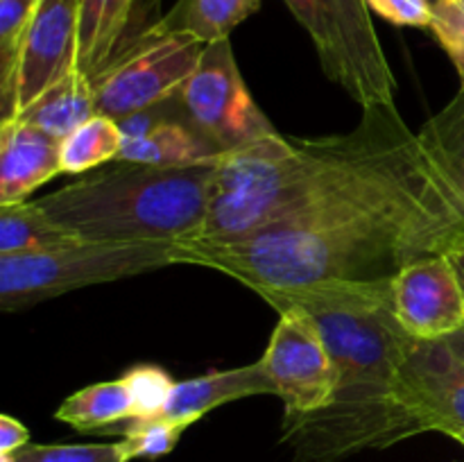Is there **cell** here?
I'll return each mask as SVG.
<instances>
[{
  "instance_id": "3957f363",
  "label": "cell",
  "mask_w": 464,
  "mask_h": 462,
  "mask_svg": "<svg viewBox=\"0 0 464 462\" xmlns=\"http://www.w3.org/2000/svg\"><path fill=\"white\" fill-rule=\"evenodd\" d=\"M220 159L190 168L111 161L34 202L82 243H179L207 220Z\"/></svg>"
},
{
  "instance_id": "d4e9b609",
  "label": "cell",
  "mask_w": 464,
  "mask_h": 462,
  "mask_svg": "<svg viewBox=\"0 0 464 462\" xmlns=\"http://www.w3.org/2000/svg\"><path fill=\"white\" fill-rule=\"evenodd\" d=\"M16 462H127L121 442L113 444H27Z\"/></svg>"
},
{
  "instance_id": "d6986e66",
  "label": "cell",
  "mask_w": 464,
  "mask_h": 462,
  "mask_svg": "<svg viewBox=\"0 0 464 462\" xmlns=\"http://www.w3.org/2000/svg\"><path fill=\"white\" fill-rule=\"evenodd\" d=\"M261 3L263 0H177L175 7L157 21V27L213 43L229 39L245 18L261 9Z\"/></svg>"
},
{
  "instance_id": "6da1fadb",
  "label": "cell",
  "mask_w": 464,
  "mask_h": 462,
  "mask_svg": "<svg viewBox=\"0 0 464 462\" xmlns=\"http://www.w3.org/2000/svg\"><path fill=\"white\" fill-rule=\"evenodd\" d=\"M188 265L252 288L381 284L464 245V193L430 131H412L322 207L238 238L179 240Z\"/></svg>"
},
{
  "instance_id": "2e32d148",
  "label": "cell",
  "mask_w": 464,
  "mask_h": 462,
  "mask_svg": "<svg viewBox=\"0 0 464 462\" xmlns=\"http://www.w3.org/2000/svg\"><path fill=\"white\" fill-rule=\"evenodd\" d=\"M98 113L95 109V93L91 77L80 71H72L63 77L59 84L45 91L32 107L18 113L16 118L25 120L27 125L45 131L53 139L63 140L71 136L80 125Z\"/></svg>"
},
{
  "instance_id": "f1b7e54d",
  "label": "cell",
  "mask_w": 464,
  "mask_h": 462,
  "mask_svg": "<svg viewBox=\"0 0 464 462\" xmlns=\"http://www.w3.org/2000/svg\"><path fill=\"white\" fill-rule=\"evenodd\" d=\"M444 342L449 344V349L453 351V356H456L458 361L464 365V326L462 329H458L456 333L449 335V338H444Z\"/></svg>"
},
{
  "instance_id": "9c48e42d",
  "label": "cell",
  "mask_w": 464,
  "mask_h": 462,
  "mask_svg": "<svg viewBox=\"0 0 464 462\" xmlns=\"http://www.w3.org/2000/svg\"><path fill=\"white\" fill-rule=\"evenodd\" d=\"M261 365L272 390L284 401L285 419L313 415L334 401L338 371L320 326L297 306L279 308Z\"/></svg>"
},
{
  "instance_id": "83f0119b",
  "label": "cell",
  "mask_w": 464,
  "mask_h": 462,
  "mask_svg": "<svg viewBox=\"0 0 464 462\" xmlns=\"http://www.w3.org/2000/svg\"><path fill=\"white\" fill-rule=\"evenodd\" d=\"M30 444V430L12 415H0V453H16Z\"/></svg>"
},
{
  "instance_id": "44dd1931",
  "label": "cell",
  "mask_w": 464,
  "mask_h": 462,
  "mask_svg": "<svg viewBox=\"0 0 464 462\" xmlns=\"http://www.w3.org/2000/svg\"><path fill=\"white\" fill-rule=\"evenodd\" d=\"M39 0H0V122L16 118V84Z\"/></svg>"
},
{
  "instance_id": "ba28073f",
  "label": "cell",
  "mask_w": 464,
  "mask_h": 462,
  "mask_svg": "<svg viewBox=\"0 0 464 462\" xmlns=\"http://www.w3.org/2000/svg\"><path fill=\"white\" fill-rule=\"evenodd\" d=\"M177 98L186 125L222 154L276 131L249 93L229 39L207 43Z\"/></svg>"
},
{
  "instance_id": "5bb4252c",
  "label": "cell",
  "mask_w": 464,
  "mask_h": 462,
  "mask_svg": "<svg viewBox=\"0 0 464 462\" xmlns=\"http://www.w3.org/2000/svg\"><path fill=\"white\" fill-rule=\"evenodd\" d=\"M256 394H275L261 361L245 367H234V370L213 371V374L198 376V379L179 380L172 388L157 419L190 426L202 419L213 408L245 397H256Z\"/></svg>"
},
{
  "instance_id": "30bf717a",
  "label": "cell",
  "mask_w": 464,
  "mask_h": 462,
  "mask_svg": "<svg viewBox=\"0 0 464 462\" xmlns=\"http://www.w3.org/2000/svg\"><path fill=\"white\" fill-rule=\"evenodd\" d=\"M397 320L420 342L444 340L464 326V288L449 254L420 258L392 279Z\"/></svg>"
},
{
  "instance_id": "52a82bcc",
  "label": "cell",
  "mask_w": 464,
  "mask_h": 462,
  "mask_svg": "<svg viewBox=\"0 0 464 462\" xmlns=\"http://www.w3.org/2000/svg\"><path fill=\"white\" fill-rule=\"evenodd\" d=\"M207 43L181 32L148 27L125 39L107 63L91 75L95 109L121 120L130 113L163 102L181 91L198 68Z\"/></svg>"
},
{
  "instance_id": "8992f818",
  "label": "cell",
  "mask_w": 464,
  "mask_h": 462,
  "mask_svg": "<svg viewBox=\"0 0 464 462\" xmlns=\"http://www.w3.org/2000/svg\"><path fill=\"white\" fill-rule=\"evenodd\" d=\"M315 43L326 75L362 109L397 107V80L365 0H284Z\"/></svg>"
},
{
  "instance_id": "5b68a950",
  "label": "cell",
  "mask_w": 464,
  "mask_h": 462,
  "mask_svg": "<svg viewBox=\"0 0 464 462\" xmlns=\"http://www.w3.org/2000/svg\"><path fill=\"white\" fill-rule=\"evenodd\" d=\"M168 265H188L179 243H75L53 252L0 256V308L21 311L84 285Z\"/></svg>"
},
{
  "instance_id": "7a4b0ae2",
  "label": "cell",
  "mask_w": 464,
  "mask_h": 462,
  "mask_svg": "<svg viewBox=\"0 0 464 462\" xmlns=\"http://www.w3.org/2000/svg\"><path fill=\"white\" fill-rule=\"evenodd\" d=\"M411 131L397 107H370L347 134L299 140L275 131L222 154L198 238H238L322 207Z\"/></svg>"
},
{
  "instance_id": "603a6c76",
  "label": "cell",
  "mask_w": 464,
  "mask_h": 462,
  "mask_svg": "<svg viewBox=\"0 0 464 462\" xmlns=\"http://www.w3.org/2000/svg\"><path fill=\"white\" fill-rule=\"evenodd\" d=\"M186 428L188 426L166 419H127L122 424L111 426L104 433L122 435V451L130 462L136 457L154 460V457L168 456L177 447Z\"/></svg>"
},
{
  "instance_id": "ffe728a7",
  "label": "cell",
  "mask_w": 464,
  "mask_h": 462,
  "mask_svg": "<svg viewBox=\"0 0 464 462\" xmlns=\"http://www.w3.org/2000/svg\"><path fill=\"white\" fill-rule=\"evenodd\" d=\"M75 243L82 240L50 220L36 202L27 199L12 207H0V256L53 252Z\"/></svg>"
},
{
  "instance_id": "4316f807",
  "label": "cell",
  "mask_w": 464,
  "mask_h": 462,
  "mask_svg": "<svg viewBox=\"0 0 464 462\" xmlns=\"http://www.w3.org/2000/svg\"><path fill=\"white\" fill-rule=\"evenodd\" d=\"M370 12L399 27H421L430 30L433 25V3L430 0H365Z\"/></svg>"
},
{
  "instance_id": "7c38bea8",
  "label": "cell",
  "mask_w": 464,
  "mask_h": 462,
  "mask_svg": "<svg viewBox=\"0 0 464 462\" xmlns=\"http://www.w3.org/2000/svg\"><path fill=\"white\" fill-rule=\"evenodd\" d=\"M399 379L430 430H464V365L444 340L417 342Z\"/></svg>"
},
{
  "instance_id": "277c9868",
  "label": "cell",
  "mask_w": 464,
  "mask_h": 462,
  "mask_svg": "<svg viewBox=\"0 0 464 462\" xmlns=\"http://www.w3.org/2000/svg\"><path fill=\"white\" fill-rule=\"evenodd\" d=\"M272 308L297 306L320 326L338 371L334 397L379 399L401 388V370L420 340L397 320L392 281L258 290Z\"/></svg>"
},
{
  "instance_id": "4fadbf2b",
  "label": "cell",
  "mask_w": 464,
  "mask_h": 462,
  "mask_svg": "<svg viewBox=\"0 0 464 462\" xmlns=\"http://www.w3.org/2000/svg\"><path fill=\"white\" fill-rule=\"evenodd\" d=\"M62 140L21 118L0 122V207L27 202L32 193L62 172Z\"/></svg>"
},
{
  "instance_id": "e0dca14e",
  "label": "cell",
  "mask_w": 464,
  "mask_h": 462,
  "mask_svg": "<svg viewBox=\"0 0 464 462\" xmlns=\"http://www.w3.org/2000/svg\"><path fill=\"white\" fill-rule=\"evenodd\" d=\"M136 0H80L77 71L95 75L127 39Z\"/></svg>"
},
{
  "instance_id": "f546056e",
  "label": "cell",
  "mask_w": 464,
  "mask_h": 462,
  "mask_svg": "<svg viewBox=\"0 0 464 462\" xmlns=\"http://www.w3.org/2000/svg\"><path fill=\"white\" fill-rule=\"evenodd\" d=\"M449 256H451L453 265H456V272H458V276H460V284L464 288V245H462V247H458L456 252L449 254Z\"/></svg>"
},
{
  "instance_id": "4dcf8cb0",
  "label": "cell",
  "mask_w": 464,
  "mask_h": 462,
  "mask_svg": "<svg viewBox=\"0 0 464 462\" xmlns=\"http://www.w3.org/2000/svg\"><path fill=\"white\" fill-rule=\"evenodd\" d=\"M0 462H16V453H0Z\"/></svg>"
},
{
  "instance_id": "ac0fdd59",
  "label": "cell",
  "mask_w": 464,
  "mask_h": 462,
  "mask_svg": "<svg viewBox=\"0 0 464 462\" xmlns=\"http://www.w3.org/2000/svg\"><path fill=\"white\" fill-rule=\"evenodd\" d=\"M54 417L80 433H104L111 426L134 419L136 406L125 379L121 376L116 380L95 383L72 392L63 399Z\"/></svg>"
},
{
  "instance_id": "7402d4cb",
  "label": "cell",
  "mask_w": 464,
  "mask_h": 462,
  "mask_svg": "<svg viewBox=\"0 0 464 462\" xmlns=\"http://www.w3.org/2000/svg\"><path fill=\"white\" fill-rule=\"evenodd\" d=\"M121 149L122 134L118 120L95 113L62 140V149H59L62 172L63 175H84L104 163L118 161Z\"/></svg>"
},
{
  "instance_id": "484cf974",
  "label": "cell",
  "mask_w": 464,
  "mask_h": 462,
  "mask_svg": "<svg viewBox=\"0 0 464 462\" xmlns=\"http://www.w3.org/2000/svg\"><path fill=\"white\" fill-rule=\"evenodd\" d=\"M433 9L430 32L453 62L464 86V0H440Z\"/></svg>"
},
{
  "instance_id": "9a60e30c",
  "label": "cell",
  "mask_w": 464,
  "mask_h": 462,
  "mask_svg": "<svg viewBox=\"0 0 464 462\" xmlns=\"http://www.w3.org/2000/svg\"><path fill=\"white\" fill-rule=\"evenodd\" d=\"M220 157V149L213 148L184 120H166L143 139L122 140L118 161L157 168H190Z\"/></svg>"
},
{
  "instance_id": "cb8c5ba5",
  "label": "cell",
  "mask_w": 464,
  "mask_h": 462,
  "mask_svg": "<svg viewBox=\"0 0 464 462\" xmlns=\"http://www.w3.org/2000/svg\"><path fill=\"white\" fill-rule=\"evenodd\" d=\"M125 383L134 397V419H157L170 397L175 380L166 370L154 365H136L127 371Z\"/></svg>"
},
{
  "instance_id": "d6a6232c",
  "label": "cell",
  "mask_w": 464,
  "mask_h": 462,
  "mask_svg": "<svg viewBox=\"0 0 464 462\" xmlns=\"http://www.w3.org/2000/svg\"><path fill=\"white\" fill-rule=\"evenodd\" d=\"M430 3H433V7H435V5H438V3H440V0H430Z\"/></svg>"
},
{
  "instance_id": "1f68e13d",
  "label": "cell",
  "mask_w": 464,
  "mask_h": 462,
  "mask_svg": "<svg viewBox=\"0 0 464 462\" xmlns=\"http://www.w3.org/2000/svg\"><path fill=\"white\" fill-rule=\"evenodd\" d=\"M451 438H453V439H456V442H460V444H462V447H464V430H458V433H453V435H451Z\"/></svg>"
},
{
  "instance_id": "8fae6325",
  "label": "cell",
  "mask_w": 464,
  "mask_h": 462,
  "mask_svg": "<svg viewBox=\"0 0 464 462\" xmlns=\"http://www.w3.org/2000/svg\"><path fill=\"white\" fill-rule=\"evenodd\" d=\"M77 43L80 0H39L18 68V113L77 71Z\"/></svg>"
}]
</instances>
